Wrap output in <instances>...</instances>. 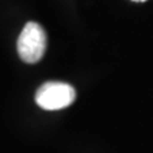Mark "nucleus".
<instances>
[{
    "label": "nucleus",
    "instance_id": "nucleus-3",
    "mask_svg": "<svg viewBox=\"0 0 153 153\" xmlns=\"http://www.w3.org/2000/svg\"><path fill=\"white\" fill-rule=\"evenodd\" d=\"M135 1H144V0H135Z\"/></svg>",
    "mask_w": 153,
    "mask_h": 153
},
{
    "label": "nucleus",
    "instance_id": "nucleus-1",
    "mask_svg": "<svg viewBox=\"0 0 153 153\" xmlns=\"http://www.w3.org/2000/svg\"><path fill=\"white\" fill-rule=\"evenodd\" d=\"M46 33L38 23L28 22L18 37V54L25 63L35 64L40 61L46 51Z\"/></svg>",
    "mask_w": 153,
    "mask_h": 153
},
{
    "label": "nucleus",
    "instance_id": "nucleus-2",
    "mask_svg": "<svg viewBox=\"0 0 153 153\" xmlns=\"http://www.w3.org/2000/svg\"><path fill=\"white\" fill-rule=\"evenodd\" d=\"M75 96V89L68 83L46 82L37 89L35 100L41 108L54 111L70 106L74 102Z\"/></svg>",
    "mask_w": 153,
    "mask_h": 153
}]
</instances>
